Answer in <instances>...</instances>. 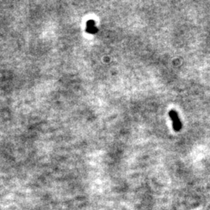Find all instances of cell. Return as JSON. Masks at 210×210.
Wrapping results in <instances>:
<instances>
[{"mask_svg": "<svg viewBox=\"0 0 210 210\" xmlns=\"http://www.w3.org/2000/svg\"><path fill=\"white\" fill-rule=\"evenodd\" d=\"M170 117L171 118L172 122H173L174 129L175 131H177V132H178V131L181 128V121H180L179 118H178V114H177L176 111H170Z\"/></svg>", "mask_w": 210, "mask_h": 210, "instance_id": "6da1fadb", "label": "cell"}, {"mask_svg": "<svg viewBox=\"0 0 210 210\" xmlns=\"http://www.w3.org/2000/svg\"><path fill=\"white\" fill-rule=\"evenodd\" d=\"M87 31L89 33H96V28L94 25V21L90 20L87 23Z\"/></svg>", "mask_w": 210, "mask_h": 210, "instance_id": "7a4b0ae2", "label": "cell"}]
</instances>
